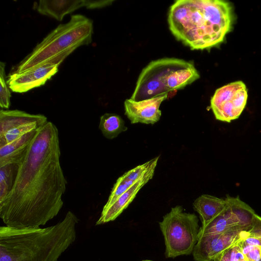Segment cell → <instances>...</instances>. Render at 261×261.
Masks as SVG:
<instances>
[{
  "label": "cell",
  "mask_w": 261,
  "mask_h": 261,
  "mask_svg": "<svg viewBox=\"0 0 261 261\" xmlns=\"http://www.w3.org/2000/svg\"><path fill=\"white\" fill-rule=\"evenodd\" d=\"M39 129L29 132L18 139L0 147V167L7 164L19 165L26 156Z\"/></svg>",
  "instance_id": "cell-15"
},
{
  "label": "cell",
  "mask_w": 261,
  "mask_h": 261,
  "mask_svg": "<svg viewBox=\"0 0 261 261\" xmlns=\"http://www.w3.org/2000/svg\"><path fill=\"white\" fill-rule=\"evenodd\" d=\"M165 244L167 258L189 255L198 240L200 226L197 216L184 212L180 205L172 207L159 222Z\"/></svg>",
  "instance_id": "cell-6"
},
{
  "label": "cell",
  "mask_w": 261,
  "mask_h": 261,
  "mask_svg": "<svg viewBox=\"0 0 261 261\" xmlns=\"http://www.w3.org/2000/svg\"><path fill=\"white\" fill-rule=\"evenodd\" d=\"M79 219L71 211L45 228L0 227V261H58L75 241Z\"/></svg>",
  "instance_id": "cell-3"
},
{
  "label": "cell",
  "mask_w": 261,
  "mask_h": 261,
  "mask_svg": "<svg viewBox=\"0 0 261 261\" xmlns=\"http://www.w3.org/2000/svg\"><path fill=\"white\" fill-rule=\"evenodd\" d=\"M47 122L42 114H31L18 110L0 111V147L25 134L40 129Z\"/></svg>",
  "instance_id": "cell-9"
},
{
  "label": "cell",
  "mask_w": 261,
  "mask_h": 261,
  "mask_svg": "<svg viewBox=\"0 0 261 261\" xmlns=\"http://www.w3.org/2000/svg\"><path fill=\"white\" fill-rule=\"evenodd\" d=\"M200 77L194 64L166 58L150 62L141 72L130 98L135 101L153 98L184 88Z\"/></svg>",
  "instance_id": "cell-5"
},
{
  "label": "cell",
  "mask_w": 261,
  "mask_h": 261,
  "mask_svg": "<svg viewBox=\"0 0 261 261\" xmlns=\"http://www.w3.org/2000/svg\"><path fill=\"white\" fill-rule=\"evenodd\" d=\"M193 205L199 215L202 226H204L223 211L227 202L225 199L203 194L196 199Z\"/></svg>",
  "instance_id": "cell-16"
},
{
  "label": "cell",
  "mask_w": 261,
  "mask_h": 261,
  "mask_svg": "<svg viewBox=\"0 0 261 261\" xmlns=\"http://www.w3.org/2000/svg\"><path fill=\"white\" fill-rule=\"evenodd\" d=\"M248 236L253 237L261 243V217L255 214L251 227L247 230Z\"/></svg>",
  "instance_id": "cell-21"
},
{
  "label": "cell",
  "mask_w": 261,
  "mask_h": 261,
  "mask_svg": "<svg viewBox=\"0 0 261 261\" xmlns=\"http://www.w3.org/2000/svg\"><path fill=\"white\" fill-rule=\"evenodd\" d=\"M99 128L103 136L108 139L116 138L120 133L127 129L121 116L108 113L100 116Z\"/></svg>",
  "instance_id": "cell-17"
},
{
  "label": "cell",
  "mask_w": 261,
  "mask_h": 261,
  "mask_svg": "<svg viewBox=\"0 0 261 261\" xmlns=\"http://www.w3.org/2000/svg\"><path fill=\"white\" fill-rule=\"evenodd\" d=\"M238 261H248V260L246 259V258L245 257V256H244V257L239 259Z\"/></svg>",
  "instance_id": "cell-24"
},
{
  "label": "cell",
  "mask_w": 261,
  "mask_h": 261,
  "mask_svg": "<svg viewBox=\"0 0 261 261\" xmlns=\"http://www.w3.org/2000/svg\"><path fill=\"white\" fill-rule=\"evenodd\" d=\"M248 90L242 81H236L217 89L211 99L216 119L230 122L239 117L246 105Z\"/></svg>",
  "instance_id": "cell-8"
},
{
  "label": "cell",
  "mask_w": 261,
  "mask_h": 261,
  "mask_svg": "<svg viewBox=\"0 0 261 261\" xmlns=\"http://www.w3.org/2000/svg\"><path fill=\"white\" fill-rule=\"evenodd\" d=\"M231 247L225 249L219 253L214 259V261H230Z\"/></svg>",
  "instance_id": "cell-22"
},
{
  "label": "cell",
  "mask_w": 261,
  "mask_h": 261,
  "mask_svg": "<svg viewBox=\"0 0 261 261\" xmlns=\"http://www.w3.org/2000/svg\"><path fill=\"white\" fill-rule=\"evenodd\" d=\"M113 2L111 0H40L36 8L39 13L61 21L66 15L81 8H101L111 5Z\"/></svg>",
  "instance_id": "cell-13"
},
{
  "label": "cell",
  "mask_w": 261,
  "mask_h": 261,
  "mask_svg": "<svg viewBox=\"0 0 261 261\" xmlns=\"http://www.w3.org/2000/svg\"><path fill=\"white\" fill-rule=\"evenodd\" d=\"M227 206L218 216L200 227L198 237L237 230H248L251 226L254 211L247 204L236 197L227 195Z\"/></svg>",
  "instance_id": "cell-7"
},
{
  "label": "cell",
  "mask_w": 261,
  "mask_h": 261,
  "mask_svg": "<svg viewBox=\"0 0 261 261\" xmlns=\"http://www.w3.org/2000/svg\"><path fill=\"white\" fill-rule=\"evenodd\" d=\"M242 252L248 261H261V247L249 245L241 241Z\"/></svg>",
  "instance_id": "cell-20"
},
{
  "label": "cell",
  "mask_w": 261,
  "mask_h": 261,
  "mask_svg": "<svg viewBox=\"0 0 261 261\" xmlns=\"http://www.w3.org/2000/svg\"><path fill=\"white\" fill-rule=\"evenodd\" d=\"M159 159L156 160L143 175L127 190L122 194L109 207L102 208L96 225L115 220L126 209L135 198L138 192L153 176Z\"/></svg>",
  "instance_id": "cell-14"
},
{
  "label": "cell",
  "mask_w": 261,
  "mask_h": 261,
  "mask_svg": "<svg viewBox=\"0 0 261 261\" xmlns=\"http://www.w3.org/2000/svg\"><path fill=\"white\" fill-rule=\"evenodd\" d=\"M93 21L81 14L71 16L70 20L60 24L38 43L18 65L13 73H22L37 68L61 54L73 52L92 41Z\"/></svg>",
  "instance_id": "cell-4"
},
{
  "label": "cell",
  "mask_w": 261,
  "mask_h": 261,
  "mask_svg": "<svg viewBox=\"0 0 261 261\" xmlns=\"http://www.w3.org/2000/svg\"><path fill=\"white\" fill-rule=\"evenodd\" d=\"M60 155L58 129L47 121L19 165L12 190L0 201V217L6 226L38 227L59 214L67 185Z\"/></svg>",
  "instance_id": "cell-1"
},
{
  "label": "cell",
  "mask_w": 261,
  "mask_h": 261,
  "mask_svg": "<svg viewBox=\"0 0 261 261\" xmlns=\"http://www.w3.org/2000/svg\"><path fill=\"white\" fill-rule=\"evenodd\" d=\"M246 244L255 246H260L261 243L258 239L253 237L248 236L243 240Z\"/></svg>",
  "instance_id": "cell-23"
},
{
  "label": "cell",
  "mask_w": 261,
  "mask_h": 261,
  "mask_svg": "<svg viewBox=\"0 0 261 261\" xmlns=\"http://www.w3.org/2000/svg\"><path fill=\"white\" fill-rule=\"evenodd\" d=\"M72 51H67L42 66L24 73H12L9 76L7 83L9 88L14 92L23 93L45 84L58 71V67Z\"/></svg>",
  "instance_id": "cell-10"
},
{
  "label": "cell",
  "mask_w": 261,
  "mask_h": 261,
  "mask_svg": "<svg viewBox=\"0 0 261 261\" xmlns=\"http://www.w3.org/2000/svg\"><path fill=\"white\" fill-rule=\"evenodd\" d=\"M167 97L168 94H164L140 101L126 99L124 102L125 115L131 123L153 124L160 120V107Z\"/></svg>",
  "instance_id": "cell-12"
},
{
  "label": "cell",
  "mask_w": 261,
  "mask_h": 261,
  "mask_svg": "<svg viewBox=\"0 0 261 261\" xmlns=\"http://www.w3.org/2000/svg\"><path fill=\"white\" fill-rule=\"evenodd\" d=\"M142 261H152V260H142Z\"/></svg>",
  "instance_id": "cell-25"
},
{
  "label": "cell",
  "mask_w": 261,
  "mask_h": 261,
  "mask_svg": "<svg viewBox=\"0 0 261 261\" xmlns=\"http://www.w3.org/2000/svg\"><path fill=\"white\" fill-rule=\"evenodd\" d=\"M248 236L245 230H237L198 237L194 248L195 261H214L219 253L229 248Z\"/></svg>",
  "instance_id": "cell-11"
},
{
  "label": "cell",
  "mask_w": 261,
  "mask_h": 261,
  "mask_svg": "<svg viewBox=\"0 0 261 261\" xmlns=\"http://www.w3.org/2000/svg\"><path fill=\"white\" fill-rule=\"evenodd\" d=\"M5 63L0 62V106L8 109L10 106L11 93L5 79Z\"/></svg>",
  "instance_id": "cell-19"
},
{
  "label": "cell",
  "mask_w": 261,
  "mask_h": 261,
  "mask_svg": "<svg viewBox=\"0 0 261 261\" xmlns=\"http://www.w3.org/2000/svg\"><path fill=\"white\" fill-rule=\"evenodd\" d=\"M233 21L231 5L220 0H177L168 15L171 33L193 50L210 49L220 45Z\"/></svg>",
  "instance_id": "cell-2"
},
{
  "label": "cell",
  "mask_w": 261,
  "mask_h": 261,
  "mask_svg": "<svg viewBox=\"0 0 261 261\" xmlns=\"http://www.w3.org/2000/svg\"><path fill=\"white\" fill-rule=\"evenodd\" d=\"M19 168L16 164L0 167V201L8 195L14 185Z\"/></svg>",
  "instance_id": "cell-18"
}]
</instances>
